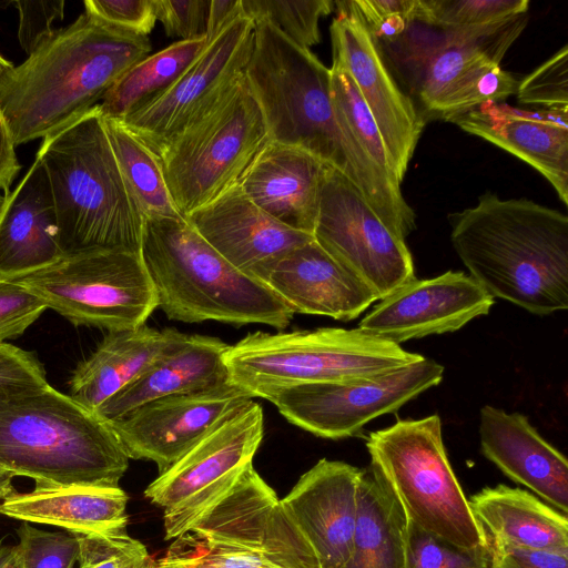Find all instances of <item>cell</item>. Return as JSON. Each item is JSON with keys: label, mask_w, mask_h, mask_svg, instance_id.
Here are the masks:
<instances>
[{"label": "cell", "mask_w": 568, "mask_h": 568, "mask_svg": "<svg viewBox=\"0 0 568 568\" xmlns=\"http://www.w3.org/2000/svg\"><path fill=\"white\" fill-rule=\"evenodd\" d=\"M244 74L262 111L270 141L303 149L344 174L399 237L416 229L400 185L387 180L339 124L331 70L267 21H256Z\"/></svg>", "instance_id": "6da1fadb"}, {"label": "cell", "mask_w": 568, "mask_h": 568, "mask_svg": "<svg viewBox=\"0 0 568 568\" xmlns=\"http://www.w3.org/2000/svg\"><path fill=\"white\" fill-rule=\"evenodd\" d=\"M151 49L149 37L116 29L85 11L57 29L21 64L0 75V111L14 145L43 139L95 106Z\"/></svg>", "instance_id": "7a4b0ae2"}, {"label": "cell", "mask_w": 568, "mask_h": 568, "mask_svg": "<svg viewBox=\"0 0 568 568\" xmlns=\"http://www.w3.org/2000/svg\"><path fill=\"white\" fill-rule=\"evenodd\" d=\"M469 276L494 298L536 315L568 308V217L528 199L486 192L448 215Z\"/></svg>", "instance_id": "3957f363"}, {"label": "cell", "mask_w": 568, "mask_h": 568, "mask_svg": "<svg viewBox=\"0 0 568 568\" xmlns=\"http://www.w3.org/2000/svg\"><path fill=\"white\" fill-rule=\"evenodd\" d=\"M129 459L106 422L49 383L0 398V466L34 487H120Z\"/></svg>", "instance_id": "277c9868"}, {"label": "cell", "mask_w": 568, "mask_h": 568, "mask_svg": "<svg viewBox=\"0 0 568 568\" xmlns=\"http://www.w3.org/2000/svg\"><path fill=\"white\" fill-rule=\"evenodd\" d=\"M43 164L63 255L101 248L140 251L143 216L123 179L99 105L42 139Z\"/></svg>", "instance_id": "5b68a950"}, {"label": "cell", "mask_w": 568, "mask_h": 568, "mask_svg": "<svg viewBox=\"0 0 568 568\" xmlns=\"http://www.w3.org/2000/svg\"><path fill=\"white\" fill-rule=\"evenodd\" d=\"M140 253L170 320L283 329L293 318L270 287L232 266L181 215L145 217Z\"/></svg>", "instance_id": "8992f818"}, {"label": "cell", "mask_w": 568, "mask_h": 568, "mask_svg": "<svg viewBox=\"0 0 568 568\" xmlns=\"http://www.w3.org/2000/svg\"><path fill=\"white\" fill-rule=\"evenodd\" d=\"M423 357L359 328L322 327L250 333L229 345L224 362L231 384L262 398L291 385L373 378Z\"/></svg>", "instance_id": "52a82bcc"}, {"label": "cell", "mask_w": 568, "mask_h": 568, "mask_svg": "<svg viewBox=\"0 0 568 568\" xmlns=\"http://www.w3.org/2000/svg\"><path fill=\"white\" fill-rule=\"evenodd\" d=\"M366 448L408 521L460 548L489 544L450 466L437 414L369 433Z\"/></svg>", "instance_id": "ba28073f"}, {"label": "cell", "mask_w": 568, "mask_h": 568, "mask_svg": "<svg viewBox=\"0 0 568 568\" xmlns=\"http://www.w3.org/2000/svg\"><path fill=\"white\" fill-rule=\"evenodd\" d=\"M268 141L262 111L243 74L213 106L153 152L185 217L237 184Z\"/></svg>", "instance_id": "9c48e42d"}, {"label": "cell", "mask_w": 568, "mask_h": 568, "mask_svg": "<svg viewBox=\"0 0 568 568\" xmlns=\"http://www.w3.org/2000/svg\"><path fill=\"white\" fill-rule=\"evenodd\" d=\"M77 326L108 332L145 325L158 307L140 251L101 248L63 255L12 278Z\"/></svg>", "instance_id": "30bf717a"}, {"label": "cell", "mask_w": 568, "mask_h": 568, "mask_svg": "<svg viewBox=\"0 0 568 568\" xmlns=\"http://www.w3.org/2000/svg\"><path fill=\"white\" fill-rule=\"evenodd\" d=\"M264 435L262 407L250 400L221 422L145 489L164 510L165 539L178 538L233 487Z\"/></svg>", "instance_id": "8fae6325"}, {"label": "cell", "mask_w": 568, "mask_h": 568, "mask_svg": "<svg viewBox=\"0 0 568 568\" xmlns=\"http://www.w3.org/2000/svg\"><path fill=\"white\" fill-rule=\"evenodd\" d=\"M444 366L420 361L367 379L298 384L265 393L293 425L315 436L341 439L357 435L376 417L394 413L437 386Z\"/></svg>", "instance_id": "7c38bea8"}, {"label": "cell", "mask_w": 568, "mask_h": 568, "mask_svg": "<svg viewBox=\"0 0 568 568\" xmlns=\"http://www.w3.org/2000/svg\"><path fill=\"white\" fill-rule=\"evenodd\" d=\"M315 242L382 300L415 278L410 251L368 205L355 184L328 166Z\"/></svg>", "instance_id": "4fadbf2b"}, {"label": "cell", "mask_w": 568, "mask_h": 568, "mask_svg": "<svg viewBox=\"0 0 568 568\" xmlns=\"http://www.w3.org/2000/svg\"><path fill=\"white\" fill-rule=\"evenodd\" d=\"M254 31V21L244 12L234 17L174 84L120 121L154 151L205 113L244 74Z\"/></svg>", "instance_id": "5bb4252c"}, {"label": "cell", "mask_w": 568, "mask_h": 568, "mask_svg": "<svg viewBox=\"0 0 568 568\" xmlns=\"http://www.w3.org/2000/svg\"><path fill=\"white\" fill-rule=\"evenodd\" d=\"M189 531L248 550L278 568H321L312 547L253 462Z\"/></svg>", "instance_id": "9a60e30c"}, {"label": "cell", "mask_w": 568, "mask_h": 568, "mask_svg": "<svg viewBox=\"0 0 568 568\" xmlns=\"http://www.w3.org/2000/svg\"><path fill=\"white\" fill-rule=\"evenodd\" d=\"M337 16L331 24L333 63L355 82L402 183L425 121L412 99L397 85L351 1H336Z\"/></svg>", "instance_id": "2e32d148"}, {"label": "cell", "mask_w": 568, "mask_h": 568, "mask_svg": "<svg viewBox=\"0 0 568 568\" xmlns=\"http://www.w3.org/2000/svg\"><path fill=\"white\" fill-rule=\"evenodd\" d=\"M252 399L229 383L150 400L108 424L129 458L151 460L161 474Z\"/></svg>", "instance_id": "e0dca14e"}, {"label": "cell", "mask_w": 568, "mask_h": 568, "mask_svg": "<svg viewBox=\"0 0 568 568\" xmlns=\"http://www.w3.org/2000/svg\"><path fill=\"white\" fill-rule=\"evenodd\" d=\"M494 297L464 272L416 277L381 300L358 324L361 331L400 344L460 329L489 313Z\"/></svg>", "instance_id": "ac0fdd59"}, {"label": "cell", "mask_w": 568, "mask_h": 568, "mask_svg": "<svg viewBox=\"0 0 568 568\" xmlns=\"http://www.w3.org/2000/svg\"><path fill=\"white\" fill-rule=\"evenodd\" d=\"M362 471L323 458L281 499L321 568H343L351 557Z\"/></svg>", "instance_id": "d6986e66"}, {"label": "cell", "mask_w": 568, "mask_h": 568, "mask_svg": "<svg viewBox=\"0 0 568 568\" xmlns=\"http://www.w3.org/2000/svg\"><path fill=\"white\" fill-rule=\"evenodd\" d=\"M184 219L232 266L262 283L276 260L314 240L267 215L239 183Z\"/></svg>", "instance_id": "ffe728a7"}, {"label": "cell", "mask_w": 568, "mask_h": 568, "mask_svg": "<svg viewBox=\"0 0 568 568\" xmlns=\"http://www.w3.org/2000/svg\"><path fill=\"white\" fill-rule=\"evenodd\" d=\"M263 283L295 314L338 321L358 317L376 294L315 240L285 253L268 268Z\"/></svg>", "instance_id": "44dd1931"}, {"label": "cell", "mask_w": 568, "mask_h": 568, "mask_svg": "<svg viewBox=\"0 0 568 568\" xmlns=\"http://www.w3.org/2000/svg\"><path fill=\"white\" fill-rule=\"evenodd\" d=\"M449 122L531 165L568 204V112L486 103Z\"/></svg>", "instance_id": "7402d4cb"}, {"label": "cell", "mask_w": 568, "mask_h": 568, "mask_svg": "<svg viewBox=\"0 0 568 568\" xmlns=\"http://www.w3.org/2000/svg\"><path fill=\"white\" fill-rule=\"evenodd\" d=\"M528 22L526 13L466 30H439L435 39L415 45L417 89L423 108L437 116L447 99L475 72L497 63Z\"/></svg>", "instance_id": "603a6c76"}, {"label": "cell", "mask_w": 568, "mask_h": 568, "mask_svg": "<svg viewBox=\"0 0 568 568\" xmlns=\"http://www.w3.org/2000/svg\"><path fill=\"white\" fill-rule=\"evenodd\" d=\"M483 455L509 479L567 515L568 462L520 413L485 405L479 412Z\"/></svg>", "instance_id": "cb8c5ba5"}, {"label": "cell", "mask_w": 568, "mask_h": 568, "mask_svg": "<svg viewBox=\"0 0 568 568\" xmlns=\"http://www.w3.org/2000/svg\"><path fill=\"white\" fill-rule=\"evenodd\" d=\"M328 166L303 149L268 141L239 185L267 215L313 235Z\"/></svg>", "instance_id": "d4e9b609"}, {"label": "cell", "mask_w": 568, "mask_h": 568, "mask_svg": "<svg viewBox=\"0 0 568 568\" xmlns=\"http://www.w3.org/2000/svg\"><path fill=\"white\" fill-rule=\"evenodd\" d=\"M0 211V277L18 278L63 256L54 202L40 159L18 186L4 195Z\"/></svg>", "instance_id": "484cf974"}, {"label": "cell", "mask_w": 568, "mask_h": 568, "mask_svg": "<svg viewBox=\"0 0 568 568\" xmlns=\"http://www.w3.org/2000/svg\"><path fill=\"white\" fill-rule=\"evenodd\" d=\"M229 344L205 335H186L133 382L93 413L109 423L150 400L230 383L224 355Z\"/></svg>", "instance_id": "4316f807"}, {"label": "cell", "mask_w": 568, "mask_h": 568, "mask_svg": "<svg viewBox=\"0 0 568 568\" xmlns=\"http://www.w3.org/2000/svg\"><path fill=\"white\" fill-rule=\"evenodd\" d=\"M187 334L142 325L108 332L94 352L79 363L69 381L70 397L94 412L180 345Z\"/></svg>", "instance_id": "83f0119b"}, {"label": "cell", "mask_w": 568, "mask_h": 568, "mask_svg": "<svg viewBox=\"0 0 568 568\" xmlns=\"http://www.w3.org/2000/svg\"><path fill=\"white\" fill-rule=\"evenodd\" d=\"M129 497L120 487H34L13 491L1 500L0 514L21 520L59 527L69 534L126 530Z\"/></svg>", "instance_id": "f1b7e54d"}, {"label": "cell", "mask_w": 568, "mask_h": 568, "mask_svg": "<svg viewBox=\"0 0 568 568\" xmlns=\"http://www.w3.org/2000/svg\"><path fill=\"white\" fill-rule=\"evenodd\" d=\"M468 503L491 546L568 549L567 515L525 489L485 487Z\"/></svg>", "instance_id": "f546056e"}, {"label": "cell", "mask_w": 568, "mask_h": 568, "mask_svg": "<svg viewBox=\"0 0 568 568\" xmlns=\"http://www.w3.org/2000/svg\"><path fill=\"white\" fill-rule=\"evenodd\" d=\"M406 516L385 483L369 467L357 490L351 557L343 568H404Z\"/></svg>", "instance_id": "4dcf8cb0"}, {"label": "cell", "mask_w": 568, "mask_h": 568, "mask_svg": "<svg viewBox=\"0 0 568 568\" xmlns=\"http://www.w3.org/2000/svg\"><path fill=\"white\" fill-rule=\"evenodd\" d=\"M206 43L205 36L179 40L133 64L98 103L102 115L123 120L166 91L191 67Z\"/></svg>", "instance_id": "1f68e13d"}, {"label": "cell", "mask_w": 568, "mask_h": 568, "mask_svg": "<svg viewBox=\"0 0 568 568\" xmlns=\"http://www.w3.org/2000/svg\"><path fill=\"white\" fill-rule=\"evenodd\" d=\"M103 120L123 179L143 219L180 216L156 154L122 121L104 116Z\"/></svg>", "instance_id": "d6a6232c"}, {"label": "cell", "mask_w": 568, "mask_h": 568, "mask_svg": "<svg viewBox=\"0 0 568 568\" xmlns=\"http://www.w3.org/2000/svg\"><path fill=\"white\" fill-rule=\"evenodd\" d=\"M331 70V97L339 124L352 135L375 168L392 183L400 185L377 125L355 82L338 64Z\"/></svg>", "instance_id": "836d02e7"}, {"label": "cell", "mask_w": 568, "mask_h": 568, "mask_svg": "<svg viewBox=\"0 0 568 568\" xmlns=\"http://www.w3.org/2000/svg\"><path fill=\"white\" fill-rule=\"evenodd\" d=\"M528 0H417L414 23L443 31L488 26L527 13Z\"/></svg>", "instance_id": "e575fe53"}, {"label": "cell", "mask_w": 568, "mask_h": 568, "mask_svg": "<svg viewBox=\"0 0 568 568\" xmlns=\"http://www.w3.org/2000/svg\"><path fill=\"white\" fill-rule=\"evenodd\" d=\"M254 22L267 21L296 45L311 50L321 41L320 19L332 12L331 0H241Z\"/></svg>", "instance_id": "d590c367"}, {"label": "cell", "mask_w": 568, "mask_h": 568, "mask_svg": "<svg viewBox=\"0 0 568 568\" xmlns=\"http://www.w3.org/2000/svg\"><path fill=\"white\" fill-rule=\"evenodd\" d=\"M404 568H493V549L460 548L407 520Z\"/></svg>", "instance_id": "8d00e7d4"}, {"label": "cell", "mask_w": 568, "mask_h": 568, "mask_svg": "<svg viewBox=\"0 0 568 568\" xmlns=\"http://www.w3.org/2000/svg\"><path fill=\"white\" fill-rule=\"evenodd\" d=\"M73 536L79 542L78 568H152L146 547L126 530Z\"/></svg>", "instance_id": "74e56055"}, {"label": "cell", "mask_w": 568, "mask_h": 568, "mask_svg": "<svg viewBox=\"0 0 568 568\" xmlns=\"http://www.w3.org/2000/svg\"><path fill=\"white\" fill-rule=\"evenodd\" d=\"M17 532V568H74L79 542L72 534L42 530L24 521Z\"/></svg>", "instance_id": "f35d334b"}, {"label": "cell", "mask_w": 568, "mask_h": 568, "mask_svg": "<svg viewBox=\"0 0 568 568\" xmlns=\"http://www.w3.org/2000/svg\"><path fill=\"white\" fill-rule=\"evenodd\" d=\"M519 81L497 63H488L466 80L444 103L436 118L450 121L486 103L516 94Z\"/></svg>", "instance_id": "ab89813d"}, {"label": "cell", "mask_w": 568, "mask_h": 568, "mask_svg": "<svg viewBox=\"0 0 568 568\" xmlns=\"http://www.w3.org/2000/svg\"><path fill=\"white\" fill-rule=\"evenodd\" d=\"M518 102L568 112V45L518 83Z\"/></svg>", "instance_id": "60d3db41"}, {"label": "cell", "mask_w": 568, "mask_h": 568, "mask_svg": "<svg viewBox=\"0 0 568 568\" xmlns=\"http://www.w3.org/2000/svg\"><path fill=\"white\" fill-rule=\"evenodd\" d=\"M166 555L219 568H278L248 550L210 541L191 531L178 537Z\"/></svg>", "instance_id": "b9f144b4"}, {"label": "cell", "mask_w": 568, "mask_h": 568, "mask_svg": "<svg viewBox=\"0 0 568 568\" xmlns=\"http://www.w3.org/2000/svg\"><path fill=\"white\" fill-rule=\"evenodd\" d=\"M45 310V304L24 286L0 277V344L22 335Z\"/></svg>", "instance_id": "7bdbcfd3"}, {"label": "cell", "mask_w": 568, "mask_h": 568, "mask_svg": "<svg viewBox=\"0 0 568 568\" xmlns=\"http://www.w3.org/2000/svg\"><path fill=\"white\" fill-rule=\"evenodd\" d=\"M85 12L128 33L148 37L156 21L154 0H85Z\"/></svg>", "instance_id": "ee69618b"}, {"label": "cell", "mask_w": 568, "mask_h": 568, "mask_svg": "<svg viewBox=\"0 0 568 568\" xmlns=\"http://www.w3.org/2000/svg\"><path fill=\"white\" fill-rule=\"evenodd\" d=\"M211 0H154L165 34L180 41L205 36Z\"/></svg>", "instance_id": "f6af8a7d"}, {"label": "cell", "mask_w": 568, "mask_h": 568, "mask_svg": "<svg viewBox=\"0 0 568 568\" xmlns=\"http://www.w3.org/2000/svg\"><path fill=\"white\" fill-rule=\"evenodd\" d=\"M45 383V371L33 353L0 344V398Z\"/></svg>", "instance_id": "bcb514c9"}, {"label": "cell", "mask_w": 568, "mask_h": 568, "mask_svg": "<svg viewBox=\"0 0 568 568\" xmlns=\"http://www.w3.org/2000/svg\"><path fill=\"white\" fill-rule=\"evenodd\" d=\"M19 11L18 40L29 55L55 29L52 24L63 19V0L57 1H12Z\"/></svg>", "instance_id": "7dc6e473"}, {"label": "cell", "mask_w": 568, "mask_h": 568, "mask_svg": "<svg viewBox=\"0 0 568 568\" xmlns=\"http://www.w3.org/2000/svg\"><path fill=\"white\" fill-rule=\"evenodd\" d=\"M491 549L493 568H568V549L517 546H491Z\"/></svg>", "instance_id": "c3c4849f"}, {"label": "cell", "mask_w": 568, "mask_h": 568, "mask_svg": "<svg viewBox=\"0 0 568 568\" xmlns=\"http://www.w3.org/2000/svg\"><path fill=\"white\" fill-rule=\"evenodd\" d=\"M21 169V164L16 154L11 132L7 121L0 111V190L3 195L9 194L10 186Z\"/></svg>", "instance_id": "681fc988"}, {"label": "cell", "mask_w": 568, "mask_h": 568, "mask_svg": "<svg viewBox=\"0 0 568 568\" xmlns=\"http://www.w3.org/2000/svg\"><path fill=\"white\" fill-rule=\"evenodd\" d=\"M241 0H211L205 37L209 41L234 17L242 13Z\"/></svg>", "instance_id": "f907efd6"}, {"label": "cell", "mask_w": 568, "mask_h": 568, "mask_svg": "<svg viewBox=\"0 0 568 568\" xmlns=\"http://www.w3.org/2000/svg\"><path fill=\"white\" fill-rule=\"evenodd\" d=\"M152 568H219L215 566L189 560L185 558L164 555L162 558L153 561Z\"/></svg>", "instance_id": "816d5d0a"}, {"label": "cell", "mask_w": 568, "mask_h": 568, "mask_svg": "<svg viewBox=\"0 0 568 568\" xmlns=\"http://www.w3.org/2000/svg\"><path fill=\"white\" fill-rule=\"evenodd\" d=\"M13 477L14 476L10 471L0 466V500H3L16 491L12 485Z\"/></svg>", "instance_id": "f5cc1de1"}, {"label": "cell", "mask_w": 568, "mask_h": 568, "mask_svg": "<svg viewBox=\"0 0 568 568\" xmlns=\"http://www.w3.org/2000/svg\"><path fill=\"white\" fill-rule=\"evenodd\" d=\"M14 557V546L0 545V568L9 565Z\"/></svg>", "instance_id": "db71d44e"}, {"label": "cell", "mask_w": 568, "mask_h": 568, "mask_svg": "<svg viewBox=\"0 0 568 568\" xmlns=\"http://www.w3.org/2000/svg\"><path fill=\"white\" fill-rule=\"evenodd\" d=\"M12 65V62L8 61L0 54V75Z\"/></svg>", "instance_id": "11a10c76"}, {"label": "cell", "mask_w": 568, "mask_h": 568, "mask_svg": "<svg viewBox=\"0 0 568 568\" xmlns=\"http://www.w3.org/2000/svg\"><path fill=\"white\" fill-rule=\"evenodd\" d=\"M4 568H17L14 557H13L12 561L9 565H7Z\"/></svg>", "instance_id": "9f6ffc18"}, {"label": "cell", "mask_w": 568, "mask_h": 568, "mask_svg": "<svg viewBox=\"0 0 568 568\" xmlns=\"http://www.w3.org/2000/svg\"><path fill=\"white\" fill-rule=\"evenodd\" d=\"M4 199H6V197H4V195H1V194H0V211H1L2 205H3V203H4Z\"/></svg>", "instance_id": "6f0895ef"}, {"label": "cell", "mask_w": 568, "mask_h": 568, "mask_svg": "<svg viewBox=\"0 0 568 568\" xmlns=\"http://www.w3.org/2000/svg\"><path fill=\"white\" fill-rule=\"evenodd\" d=\"M0 505H1V500H0Z\"/></svg>", "instance_id": "680465c9"}, {"label": "cell", "mask_w": 568, "mask_h": 568, "mask_svg": "<svg viewBox=\"0 0 568 568\" xmlns=\"http://www.w3.org/2000/svg\"><path fill=\"white\" fill-rule=\"evenodd\" d=\"M0 545H1V542H0Z\"/></svg>", "instance_id": "91938a15"}]
</instances>
